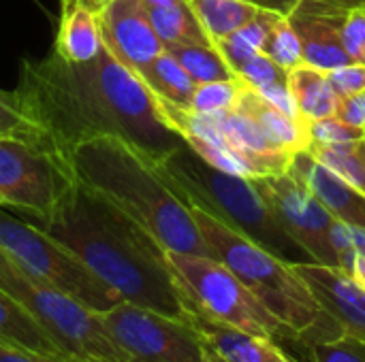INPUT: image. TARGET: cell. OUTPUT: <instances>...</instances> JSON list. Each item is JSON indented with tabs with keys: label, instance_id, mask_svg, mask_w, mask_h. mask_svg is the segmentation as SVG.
I'll return each mask as SVG.
<instances>
[{
	"label": "cell",
	"instance_id": "obj_38",
	"mask_svg": "<svg viewBox=\"0 0 365 362\" xmlns=\"http://www.w3.org/2000/svg\"><path fill=\"white\" fill-rule=\"evenodd\" d=\"M255 6H259V9H265V11H274V13H278V15H282V17H287L295 6H297V2L299 0H250Z\"/></svg>",
	"mask_w": 365,
	"mask_h": 362
},
{
	"label": "cell",
	"instance_id": "obj_39",
	"mask_svg": "<svg viewBox=\"0 0 365 362\" xmlns=\"http://www.w3.org/2000/svg\"><path fill=\"white\" fill-rule=\"evenodd\" d=\"M327 4H334V6H340L344 11H359L365 9V0H323Z\"/></svg>",
	"mask_w": 365,
	"mask_h": 362
},
{
	"label": "cell",
	"instance_id": "obj_32",
	"mask_svg": "<svg viewBox=\"0 0 365 362\" xmlns=\"http://www.w3.org/2000/svg\"><path fill=\"white\" fill-rule=\"evenodd\" d=\"M0 137H26L38 141L36 128L21 113L15 94L0 90Z\"/></svg>",
	"mask_w": 365,
	"mask_h": 362
},
{
	"label": "cell",
	"instance_id": "obj_33",
	"mask_svg": "<svg viewBox=\"0 0 365 362\" xmlns=\"http://www.w3.org/2000/svg\"><path fill=\"white\" fill-rule=\"evenodd\" d=\"M342 45L351 62L365 64V9L349 11L342 26Z\"/></svg>",
	"mask_w": 365,
	"mask_h": 362
},
{
	"label": "cell",
	"instance_id": "obj_7",
	"mask_svg": "<svg viewBox=\"0 0 365 362\" xmlns=\"http://www.w3.org/2000/svg\"><path fill=\"white\" fill-rule=\"evenodd\" d=\"M167 262L184 294L186 307L222 324L272 339L287 354L299 346L297 337L220 260L167 252Z\"/></svg>",
	"mask_w": 365,
	"mask_h": 362
},
{
	"label": "cell",
	"instance_id": "obj_5",
	"mask_svg": "<svg viewBox=\"0 0 365 362\" xmlns=\"http://www.w3.org/2000/svg\"><path fill=\"white\" fill-rule=\"evenodd\" d=\"M154 166L186 205L207 211L231 230L259 243L289 265L312 262L276 222L250 177L225 173L207 164L184 141L156 160Z\"/></svg>",
	"mask_w": 365,
	"mask_h": 362
},
{
	"label": "cell",
	"instance_id": "obj_8",
	"mask_svg": "<svg viewBox=\"0 0 365 362\" xmlns=\"http://www.w3.org/2000/svg\"><path fill=\"white\" fill-rule=\"evenodd\" d=\"M0 247H4L34 277L98 316L122 303V297L113 288H109L68 247H64L60 241L49 237L32 222L15 218L2 207Z\"/></svg>",
	"mask_w": 365,
	"mask_h": 362
},
{
	"label": "cell",
	"instance_id": "obj_20",
	"mask_svg": "<svg viewBox=\"0 0 365 362\" xmlns=\"http://www.w3.org/2000/svg\"><path fill=\"white\" fill-rule=\"evenodd\" d=\"M287 85L297 113L306 124L336 115L338 96L327 79V70L310 64H299L287 73Z\"/></svg>",
	"mask_w": 365,
	"mask_h": 362
},
{
	"label": "cell",
	"instance_id": "obj_25",
	"mask_svg": "<svg viewBox=\"0 0 365 362\" xmlns=\"http://www.w3.org/2000/svg\"><path fill=\"white\" fill-rule=\"evenodd\" d=\"M150 21L163 43V47L169 45H188V43H201L212 45L205 36L201 23L197 21L192 9L188 6V0H182L171 6H156L148 9Z\"/></svg>",
	"mask_w": 365,
	"mask_h": 362
},
{
	"label": "cell",
	"instance_id": "obj_24",
	"mask_svg": "<svg viewBox=\"0 0 365 362\" xmlns=\"http://www.w3.org/2000/svg\"><path fill=\"white\" fill-rule=\"evenodd\" d=\"M306 151L319 164L365 194V137L346 143H310Z\"/></svg>",
	"mask_w": 365,
	"mask_h": 362
},
{
	"label": "cell",
	"instance_id": "obj_13",
	"mask_svg": "<svg viewBox=\"0 0 365 362\" xmlns=\"http://www.w3.org/2000/svg\"><path fill=\"white\" fill-rule=\"evenodd\" d=\"M346 15L349 11L323 0L297 2L287 19L299 38L304 64L317 66L321 70H334L338 66L351 64V58L342 45V26Z\"/></svg>",
	"mask_w": 365,
	"mask_h": 362
},
{
	"label": "cell",
	"instance_id": "obj_35",
	"mask_svg": "<svg viewBox=\"0 0 365 362\" xmlns=\"http://www.w3.org/2000/svg\"><path fill=\"white\" fill-rule=\"evenodd\" d=\"M336 117H340L342 122H346L355 128H364L365 130V90L357 92V94H351V96L338 98Z\"/></svg>",
	"mask_w": 365,
	"mask_h": 362
},
{
	"label": "cell",
	"instance_id": "obj_36",
	"mask_svg": "<svg viewBox=\"0 0 365 362\" xmlns=\"http://www.w3.org/2000/svg\"><path fill=\"white\" fill-rule=\"evenodd\" d=\"M0 362H83L77 358H64V356H45V354H36L30 350H21V348H13V346H4L0 344Z\"/></svg>",
	"mask_w": 365,
	"mask_h": 362
},
{
	"label": "cell",
	"instance_id": "obj_2",
	"mask_svg": "<svg viewBox=\"0 0 365 362\" xmlns=\"http://www.w3.org/2000/svg\"><path fill=\"white\" fill-rule=\"evenodd\" d=\"M81 258L122 301L188 318L184 294L158 241L107 198L71 181L43 220H28Z\"/></svg>",
	"mask_w": 365,
	"mask_h": 362
},
{
	"label": "cell",
	"instance_id": "obj_43",
	"mask_svg": "<svg viewBox=\"0 0 365 362\" xmlns=\"http://www.w3.org/2000/svg\"><path fill=\"white\" fill-rule=\"evenodd\" d=\"M293 362H295V361H293Z\"/></svg>",
	"mask_w": 365,
	"mask_h": 362
},
{
	"label": "cell",
	"instance_id": "obj_42",
	"mask_svg": "<svg viewBox=\"0 0 365 362\" xmlns=\"http://www.w3.org/2000/svg\"><path fill=\"white\" fill-rule=\"evenodd\" d=\"M0 207H2V205H0Z\"/></svg>",
	"mask_w": 365,
	"mask_h": 362
},
{
	"label": "cell",
	"instance_id": "obj_41",
	"mask_svg": "<svg viewBox=\"0 0 365 362\" xmlns=\"http://www.w3.org/2000/svg\"><path fill=\"white\" fill-rule=\"evenodd\" d=\"M86 2H88V4H90V9L96 13V11H101V9H103V6H105L109 0H86Z\"/></svg>",
	"mask_w": 365,
	"mask_h": 362
},
{
	"label": "cell",
	"instance_id": "obj_4",
	"mask_svg": "<svg viewBox=\"0 0 365 362\" xmlns=\"http://www.w3.org/2000/svg\"><path fill=\"white\" fill-rule=\"evenodd\" d=\"M188 207L205 243L214 252V258L235 273L259 303L297 337V348L329 344L344 337L340 322L314 299L293 265L231 230L207 211L195 205Z\"/></svg>",
	"mask_w": 365,
	"mask_h": 362
},
{
	"label": "cell",
	"instance_id": "obj_19",
	"mask_svg": "<svg viewBox=\"0 0 365 362\" xmlns=\"http://www.w3.org/2000/svg\"><path fill=\"white\" fill-rule=\"evenodd\" d=\"M0 344L30 350L45 356H64V350L53 341V337L26 312L15 299L0 290Z\"/></svg>",
	"mask_w": 365,
	"mask_h": 362
},
{
	"label": "cell",
	"instance_id": "obj_27",
	"mask_svg": "<svg viewBox=\"0 0 365 362\" xmlns=\"http://www.w3.org/2000/svg\"><path fill=\"white\" fill-rule=\"evenodd\" d=\"M244 87V81L240 77L233 79H222V81H207V83H197L192 98L188 107L197 113L214 115L222 111H231L237 105L240 92Z\"/></svg>",
	"mask_w": 365,
	"mask_h": 362
},
{
	"label": "cell",
	"instance_id": "obj_26",
	"mask_svg": "<svg viewBox=\"0 0 365 362\" xmlns=\"http://www.w3.org/2000/svg\"><path fill=\"white\" fill-rule=\"evenodd\" d=\"M165 51H169L180 62V66L190 75L195 83L222 81V79L237 77L214 45H201V43L169 45L165 47Z\"/></svg>",
	"mask_w": 365,
	"mask_h": 362
},
{
	"label": "cell",
	"instance_id": "obj_31",
	"mask_svg": "<svg viewBox=\"0 0 365 362\" xmlns=\"http://www.w3.org/2000/svg\"><path fill=\"white\" fill-rule=\"evenodd\" d=\"M364 128H355L346 122H342L336 115L314 119L308 124V139L310 143H346V141H357L364 139Z\"/></svg>",
	"mask_w": 365,
	"mask_h": 362
},
{
	"label": "cell",
	"instance_id": "obj_34",
	"mask_svg": "<svg viewBox=\"0 0 365 362\" xmlns=\"http://www.w3.org/2000/svg\"><path fill=\"white\" fill-rule=\"evenodd\" d=\"M327 79L338 98L351 96L365 90V64H344L334 70H327Z\"/></svg>",
	"mask_w": 365,
	"mask_h": 362
},
{
	"label": "cell",
	"instance_id": "obj_10",
	"mask_svg": "<svg viewBox=\"0 0 365 362\" xmlns=\"http://www.w3.org/2000/svg\"><path fill=\"white\" fill-rule=\"evenodd\" d=\"M73 181L68 169L38 141L0 137V205L30 220L47 218Z\"/></svg>",
	"mask_w": 365,
	"mask_h": 362
},
{
	"label": "cell",
	"instance_id": "obj_17",
	"mask_svg": "<svg viewBox=\"0 0 365 362\" xmlns=\"http://www.w3.org/2000/svg\"><path fill=\"white\" fill-rule=\"evenodd\" d=\"M235 109L255 122V126L261 130V134L267 139L272 147L280 151H289V154H299L308 149L310 145L308 124L287 115L284 111L274 107L269 100H265L257 90L248 87L246 83L240 92Z\"/></svg>",
	"mask_w": 365,
	"mask_h": 362
},
{
	"label": "cell",
	"instance_id": "obj_28",
	"mask_svg": "<svg viewBox=\"0 0 365 362\" xmlns=\"http://www.w3.org/2000/svg\"><path fill=\"white\" fill-rule=\"evenodd\" d=\"M289 356L295 362H365V344L344 335L338 341L295 348Z\"/></svg>",
	"mask_w": 365,
	"mask_h": 362
},
{
	"label": "cell",
	"instance_id": "obj_29",
	"mask_svg": "<svg viewBox=\"0 0 365 362\" xmlns=\"http://www.w3.org/2000/svg\"><path fill=\"white\" fill-rule=\"evenodd\" d=\"M261 53H265L269 60H274L284 70H291V68L304 64L299 38L287 17H280L278 23L272 28Z\"/></svg>",
	"mask_w": 365,
	"mask_h": 362
},
{
	"label": "cell",
	"instance_id": "obj_12",
	"mask_svg": "<svg viewBox=\"0 0 365 362\" xmlns=\"http://www.w3.org/2000/svg\"><path fill=\"white\" fill-rule=\"evenodd\" d=\"M103 45L133 73L165 51L143 0H109L96 11Z\"/></svg>",
	"mask_w": 365,
	"mask_h": 362
},
{
	"label": "cell",
	"instance_id": "obj_18",
	"mask_svg": "<svg viewBox=\"0 0 365 362\" xmlns=\"http://www.w3.org/2000/svg\"><path fill=\"white\" fill-rule=\"evenodd\" d=\"M103 49L96 13L86 0H62L53 51L66 62H90Z\"/></svg>",
	"mask_w": 365,
	"mask_h": 362
},
{
	"label": "cell",
	"instance_id": "obj_30",
	"mask_svg": "<svg viewBox=\"0 0 365 362\" xmlns=\"http://www.w3.org/2000/svg\"><path fill=\"white\" fill-rule=\"evenodd\" d=\"M287 73L282 66H278L274 60H269L265 53H255L252 58H248L237 70L235 75L252 90L261 92L269 85H278V83H287Z\"/></svg>",
	"mask_w": 365,
	"mask_h": 362
},
{
	"label": "cell",
	"instance_id": "obj_1",
	"mask_svg": "<svg viewBox=\"0 0 365 362\" xmlns=\"http://www.w3.org/2000/svg\"><path fill=\"white\" fill-rule=\"evenodd\" d=\"M13 94L38 143L62 164L79 143L101 137H118L154 162L182 143L163 124L152 92L105 45L90 62H66L56 51L26 58Z\"/></svg>",
	"mask_w": 365,
	"mask_h": 362
},
{
	"label": "cell",
	"instance_id": "obj_37",
	"mask_svg": "<svg viewBox=\"0 0 365 362\" xmlns=\"http://www.w3.org/2000/svg\"><path fill=\"white\" fill-rule=\"evenodd\" d=\"M351 233H353V241H355V258H353L349 277H353L365 290V230L351 226Z\"/></svg>",
	"mask_w": 365,
	"mask_h": 362
},
{
	"label": "cell",
	"instance_id": "obj_22",
	"mask_svg": "<svg viewBox=\"0 0 365 362\" xmlns=\"http://www.w3.org/2000/svg\"><path fill=\"white\" fill-rule=\"evenodd\" d=\"M135 75L143 81V85L152 92V96H158V98H165L169 102L184 105V107H188L195 85H197L169 51L158 53L152 62H148Z\"/></svg>",
	"mask_w": 365,
	"mask_h": 362
},
{
	"label": "cell",
	"instance_id": "obj_40",
	"mask_svg": "<svg viewBox=\"0 0 365 362\" xmlns=\"http://www.w3.org/2000/svg\"><path fill=\"white\" fill-rule=\"evenodd\" d=\"M182 0H143V4L148 9H156V6H171V4H178Z\"/></svg>",
	"mask_w": 365,
	"mask_h": 362
},
{
	"label": "cell",
	"instance_id": "obj_9",
	"mask_svg": "<svg viewBox=\"0 0 365 362\" xmlns=\"http://www.w3.org/2000/svg\"><path fill=\"white\" fill-rule=\"evenodd\" d=\"M98 318L128 362H220L188 318H173L126 301Z\"/></svg>",
	"mask_w": 365,
	"mask_h": 362
},
{
	"label": "cell",
	"instance_id": "obj_6",
	"mask_svg": "<svg viewBox=\"0 0 365 362\" xmlns=\"http://www.w3.org/2000/svg\"><path fill=\"white\" fill-rule=\"evenodd\" d=\"M0 290L30 312L64 354L83 362H128L111 344L98 314L34 277L4 247H0Z\"/></svg>",
	"mask_w": 365,
	"mask_h": 362
},
{
	"label": "cell",
	"instance_id": "obj_15",
	"mask_svg": "<svg viewBox=\"0 0 365 362\" xmlns=\"http://www.w3.org/2000/svg\"><path fill=\"white\" fill-rule=\"evenodd\" d=\"M291 169L314 192L323 207L342 224L365 230V194L319 164L308 151L293 156Z\"/></svg>",
	"mask_w": 365,
	"mask_h": 362
},
{
	"label": "cell",
	"instance_id": "obj_14",
	"mask_svg": "<svg viewBox=\"0 0 365 362\" xmlns=\"http://www.w3.org/2000/svg\"><path fill=\"white\" fill-rule=\"evenodd\" d=\"M314 299L340 322L344 335L365 344V290L346 273L319 262L293 265Z\"/></svg>",
	"mask_w": 365,
	"mask_h": 362
},
{
	"label": "cell",
	"instance_id": "obj_16",
	"mask_svg": "<svg viewBox=\"0 0 365 362\" xmlns=\"http://www.w3.org/2000/svg\"><path fill=\"white\" fill-rule=\"evenodd\" d=\"M188 320L205 337L220 362H293V358L272 339L222 324L190 307Z\"/></svg>",
	"mask_w": 365,
	"mask_h": 362
},
{
	"label": "cell",
	"instance_id": "obj_21",
	"mask_svg": "<svg viewBox=\"0 0 365 362\" xmlns=\"http://www.w3.org/2000/svg\"><path fill=\"white\" fill-rule=\"evenodd\" d=\"M188 6L214 47L248 23L259 11L250 0H188Z\"/></svg>",
	"mask_w": 365,
	"mask_h": 362
},
{
	"label": "cell",
	"instance_id": "obj_3",
	"mask_svg": "<svg viewBox=\"0 0 365 362\" xmlns=\"http://www.w3.org/2000/svg\"><path fill=\"white\" fill-rule=\"evenodd\" d=\"M71 177L107 198L165 252L214 258L190 207L171 190L156 171L154 160L118 137L79 143L64 160Z\"/></svg>",
	"mask_w": 365,
	"mask_h": 362
},
{
	"label": "cell",
	"instance_id": "obj_23",
	"mask_svg": "<svg viewBox=\"0 0 365 362\" xmlns=\"http://www.w3.org/2000/svg\"><path fill=\"white\" fill-rule=\"evenodd\" d=\"M282 15L274 13V11H265L259 9L257 15L244 23L242 28H237L233 34H229L227 38H222L220 43H216V49L220 51V55L225 58V62L231 66V70L235 73L248 58H252L255 53H261L272 28L278 23Z\"/></svg>",
	"mask_w": 365,
	"mask_h": 362
},
{
	"label": "cell",
	"instance_id": "obj_11",
	"mask_svg": "<svg viewBox=\"0 0 365 362\" xmlns=\"http://www.w3.org/2000/svg\"><path fill=\"white\" fill-rule=\"evenodd\" d=\"M250 179L276 222L312 258V262L338 269V258L329 241L336 218L323 207L302 177L289 169L280 175Z\"/></svg>",
	"mask_w": 365,
	"mask_h": 362
}]
</instances>
